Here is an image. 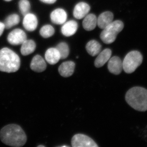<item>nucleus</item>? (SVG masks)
I'll list each match as a JSON object with an SVG mask.
<instances>
[{"instance_id":"obj_15","label":"nucleus","mask_w":147,"mask_h":147,"mask_svg":"<svg viewBox=\"0 0 147 147\" xmlns=\"http://www.w3.org/2000/svg\"><path fill=\"white\" fill-rule=\"evenodd\" d=\"M78 29V24L76 21L71 20L66 22L61 28V32L64 36H70L75 34Z\"/></svg>"},{"instance_id":"obj_1","label":"nucleus","mask_w":147,"mask_h":147,"mask_svg":"<svg viewBox=\"0 0 147 147\" xmlns=\"http://www.w3.org/2000/svg\"><path fill=\"white\" fill-rule=\"evenodd\" d=\"M0 139L5 144L10 146L21 147L26 144V134L21 126L16 124H10L0 130Z\"/></svg>"},{"instance_id":"obj_22","label":"nucleus","mask_w":147,"mask_h":147,"mask_svg":"<svg viewBox=\"0 0 147 147\" xmlns=\"http://www.w3.org/2000/svg\"><path fill=\"white\" fill-rule=\"evenodd\" d=\"M60 55L61 59H64L68 57L69 54V48L67 44L64 42L59 43L56 47Z\"/></svg>"},{"instance_id":"obj_26","label":"nucleus","mask_w":147,"mask_h":147,"mask_svg":"<svg viewBox=\"0 0 147 147\" xmlns=\"http://www.w3.org/2000/svg\"><path fill=\"white\" fill-rule=\"evenodd\" d=\"M40 1L42 2L45 3L51 4H53L56 2L57 0H40Z\"/></svg>"},{"instance_id":"obj_27","label":"nucleus","mask_w":147,"mask_h":147,"mask_svg":"<svg viewBox=\"0 0 147 147\" xmlns=\"http://www.w3.org/2000/svg\"><path fill=\"white\" fill-rule=\"evenodd\" d=\"M38 147H45V146H43V145H39V146H38Z\"/></svg>"},{"instance_id":"obj_14","label":"nucleus","mask_w":147,"mask_h":147,"mask_svg":"<svg viewBox=\"0 0 147 147\" xmlns=\"http://www.w3.org/2000/svg\"><path fill=\"white\" fill-rule=\"evenodd\" d=\"M114 15L110 11L101 13L97 18V25L100 29H104L113 22Z\"/></svg>"},{"instance_id":"obj_18","label":"nucleus","mask_w":147,"mask_h":147,"mask_svg":"<svg viewBox=\"0 0 147 147\" xmlns=\"http://www.w3.org/2000/svg\"><path fill=\"white\" fill-rule=\"evenodd\" d=\"M97 19L96 16L93 13L88 14L84 17L83 21V26L84 29L87 31L94 30L97 25Z\"/></svg>"},{"instance_id":"obj_7","label":"nucleus","mask_w":147,"mask_h":147,"mask_svg":"<svg viewBox=\"0 0 147 147\" xmlns=\"http://www.w3.org/2000/svg\"><path fill=\"white\" fill-rule=\"evenodd\" d=\"M7 39L8 42L11 45H21L26 40L27 36L23 30L16 29L11 32L7 36Z\"/></svg>"},{"instance_id":"obj_21","label":"nucleus","mask_w":147,"mask_h":147,"mask_svg":"<svg viewBox=\"0 0 147 147\" xmlns=\"http://www.w3.org/2000/svg\"><path fill=\"white\" fill-rule=\"evenodd\" d=\"M19 22L20 17L19 16L16 14H12L6 18L4 24L5 28L9 29L18 24Z\"/></svg>"},{"instance_id":"obj_6","label":"nucleus","mask_w":147,"mask_h":147,"mask_svg":"<svg viewBox=\"0 0 147 147\" xmlns=\"http://www.w3.org/2000/svg\"><path fill=\"white\" fill-rule=\"evenodd\" d=\"M71 145L73 147H97L98 146L91 138L83 134H76L72 137Z\"/></svg>"},{"instance_id":"obj_12","label":"nucleus","mask_w":147,"mask_h":147,"mask_svg":"<svg viewBox=\"0 0 147 147\" xmlns=\"http://www.w3.org/2000/svg\"><path fill=\"white\" fill-rule=\"evenodd\" d=\"M23 25L24 28L28 31L35 30L38 26V20L36 16L32 13H28L24 16Z\"/></svg>"},{"instance_id":"obj_4","label":"nucleus","mask_w":147,"mask_h":147,"mask_svg":"<svg viewBox=\"0 0 147 147\" xmlns=\"http://www.w3.org/2000/svg\"><path fill=\"white\" fill-rule=\"evenodd\" d=\"M124 24L119 20L113 21L103 29L100 34V39L106 44L113 43L115 40L117 36L122 30Z\"/></svg>"},{"instance_id":"obj_28","label":"nucleus","mask_w":147,"mask_h":147,"mask_svg":"<svg viewBox=\"0 0 147 147\" xmlns=\"http://www.w3.org/2000/svg\"><path fill=\"white\" fill-rule=\"evenodd\" d=\"M4 1H11V0H4Z\"/></svg>"},{"instance_id":"obj_3","label":"nucleus","mask_w":147,"mask_h":147,"mask_svg":"<svg viewBox=\"0 0 147 147\" xmlns=\"http://www.w3.org/2000/svg\"><path fill=\"white\" fill-rule=\"evenodd\" d=\"M20 65V58L15 52L7 47L0 50V71L15 72L19 69Z\"/></svg>"},{"instance_id":"obj_20","label":"nucleus","mask_w":147,"mask_h":147,"mask_svg":"<svg viewBox=\"0 0 147 147\" xmlns=\"http://www.w3.org/2000/svg\"><path fill=\"white\" fill-rule=\"evenodd\" d=\"M86 49L89 55L94 57L100 53L101 45L97 41L93 40L87 43Z\"/></svg>"},{"instance_id":"obj_11","label":"nucleus","mask_w":147,"mask_h":147,"mask_svg":"<svg viewBox=\"0 0 147 147\" xmlns=\"http://www.w3.org/2000/svg\"><path fill=\"white\" fill-rule=\"evenodd\" d=\"M50 18L51 21L54 24L61 25L65 23L67 18V14L62 9H57L51 13Z\"/></svg>"},{"instance_id":"obj_23","label":"nucleus","mask_w":147,"mask_h":147,"mask_svg":"<svg viewBox=\"0 0 147 147\" xmlns=\"http://www.w3.org/2000/svg\"><path fill=\"white\" fill-rule=\"evenodd\" d=\"M55 32V29L50 25L43 26L40 30V34L44 38H47L53 36Z\"/></svg>"},{"instance_id":"obj_8","label":"nucleus","mask_w":147,"mask_h":147,"mask_svg":"<svg viewBox=\"0 0 147 147\" xmlns=\"http://www.w3.org/2000/svg\"><path fill=\"white\" fill-rule=\"evenodd\" d=\"M108 70L113 74L118 75L123 69V62L120 58L115 56L109 60L108 66Z\"/></svg>"},{"instance_id":"obj_17","label":"nucleus","mask_w":147,"mask_h":147,"mask_svg":"<svg viewBox=\"0 0 147 147\" xmlns=\"http://www.w3.org/2000/svg\"><path fill=\"white\" fill-rule=\"evenodd\" d=\"M45 59L48 63L55 65L61 59L60 55L56 48H50L46 51Z\"/></svg>"},{"instance_id":"obj_13","label":"nucleus","mask_w":147,"mask_h":147,"mask_svg":"<svg viewBox=\"0 0 147 147\" xmlns=\"http://www.w3.org/2000/svg\"><path fill=\"white\" fill-rule=\"evenodd\" d=\"M75 64L71 61L65 62L59 67V73L64 77H68L73 74L74 71Z\"/></svg>"},{"instance_id":"obj_10","label":"nucleus","mask_w":147,"mask_h":147,"mask_svg":"<svg viewBox=\"0 0 147 147\" xmlns=\"http://www.w3.org/2000/svg\"><path fill=\"white\" fill-rule=\"evenodd\" d=\"M90 7L85 2L78 3L74 7L73 15L76 19H81L84 18L89 12Z\"/></svg>"},{"instance_id":"obj_5","label":"nucleus","mask_w":147,"mask_h":147,"mask_svg":"<svg viewBox=\"0 0 147 147\" xmlns=\"http://www.w3.org/2000/svg\"><path fill=\"white\" fill-rule=\"evenodd\" d=\"M143 60V56L139 51L134 50L129 52L123 62L124 71L127 74L133 73L141 65Z\"/></svg>"},{"instance_id":"obj_16","label":"nucleus","mask_w":147,"mask_h":147,"mask_svg":"<svg viewBox=\"0 0 147 147\" xmlns=\"http://www.w3.org/2000/svg\"><path fill=\"white\" fill-rule=\"evenodd\" d=\"M112 55V51L110 49H106L98 54L94 61V65L96 67H100L104 65L110 59Z\"/></svg>"},{"instance_id":"obj_25","label":"nucleus","mask_w":147,"mask_h":147,"mask_svg":"<svg viewBox=\"0 0 147 147\" xmlns=\"http://www.w3.org/2000/svg\"><path fill=\"white\" fill-rule=\"evenodd\" d=\"M5 28V26L4 23L0 22V36L3 34Z\"/></svg>"},{"instance_id":"obj_2","label":"nucleus","mask_w":147,"mask_h":147,"mask_svg":"<svg viewBox=\"0 0 147 147\" xmlns=\"http://www.w3.org/2000/svg\"><path fill=\"white\" fill-rule=\"evenodd\" d=\"M127 102L134 110L141 112L147 110V90L141 87L130 89L125 94Z\"/></svg>"},{"instance_id":"obj_19","label":"nucleus","mask_w":147,"mask_h":147,"mask_svg":"<svg viewBox=\"0 0 147 147\" xmlns=\"http://www.w3.org/2000/svg\"><path fill=\"white\" fill-rule=\"evenodd\" d=\"M22 45L21 52L23 56H28L34 53L36 47L35 42L32 40H26Z\"/></svg>"},{"instance_id":"obj_24","label":"nucleus","mask_w":147,"mask_h":147,"mask_svg":"<svg viewBox=\"0 0 147 147\" xmlns=\"http://www.w3.org/2000/svg\"><path fill=\"white\" fill-rule=\"evenodd\" d=\"M18 4L19 9L22 15L25 16L29 13L30 9V4L28 0H20Z\"/></svg>"},{"instance_id":"obj_9","label":"nucleus","mask_w":147,"mask_h":147,"mask_svg":"<svg viewBox=\"0 0 147 147\" xmlns=\"http://www.w3.org/2000/svg\"><path fill=\"white\" fill-rule=\"evenodd\" d=\"M30 67L32 70L35 72H41L46 69L47 64L41 56L36 55L33 58Z\"/></svg>"}]
</instances>
